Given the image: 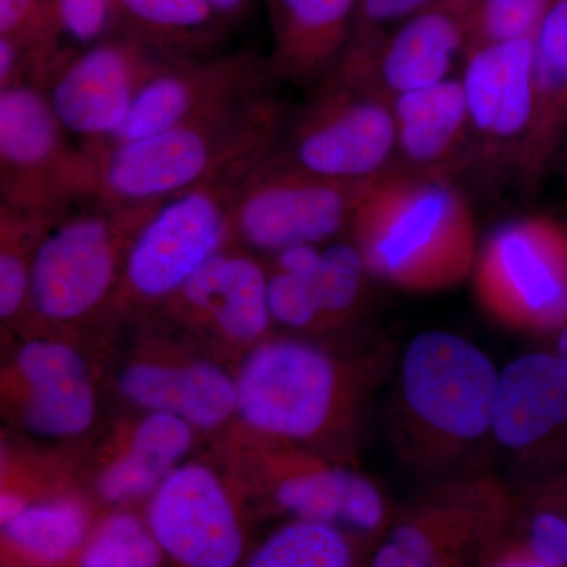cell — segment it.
Wrapping results in <instances>:
<instances>
[{
  "mask_svg": "<svg viewBox=\"0 0 567 567\" xmlns=\"http://www.w3.org/2000/svg\"><path fill=\"white\" fill-rule=\"evenodd\" d=\"M167 59L142 41L115 32L74 51L43 91L63 128L93 155L118 132L142 87Z\"/></svg>",
  "mask_w": 567,
  "mask_h": 567,
  "instance_id": "obj_12",
  "label": "cell"
},
{
  "mask_svg": "<svg viewBox=\"0 0 567 567\" xmlns=\"http://www.w3.org/2000/svg\"><path fill=\"white\" fill-rule=\"evenodd\" d=\"M208 2L212 3L213 9L221 17V20L229 28H234V24H238L248 17L254 0H208Z\"/></svg>",
  "mask_w": 567,
  "mask_h": 567,
  "instance_id": "obj_41",
  "label": "cell"
},
{
  "mask_svg": "<svg viewBox=\"0 0 567 567\" xmlns=\"http://www.w3.org/2000/svg\"><path fill=\"white\" fill-rule=\"evenodd\" d=\"M22 420L33 434L48 439L80 435L95 416V393L85 369L39 377L28 382Z\"/></svg>",
  "mask_w": 567,
  "mask_h": 567,
  "instance_id": "obj_28",
  "label": "cell"
},
{
  "mask_svg": "<svg viewBox=\"0 0 567 567\" xmlns=\"http://www.w3.org/2000/svg\"><path fill=\"white\" fill-rule=\"evenodd\" d=\"M475 9L476 0H435L402 21L393 35L354 28L349 50L390 99L440 84L468 50Z\"/></svg>",
  "mask_w": 567,
  "mask_h": 567,
  "instance_id": "obj_13",
  "label": "cell"
},
{
  "mask_svg": "<svg viewBox=\"0 0 567 567\" xmlns=\"http://www.w3.org/2000/svg\"><path fill=\"white\" fill-rule=\"evenodd\" d=\"M281 117V106L260 91L112 147L95 156L102 196L123 204L164 203L246 156L274 151Z\"/></svg>",
  "mask_w": 567,
  "mask_h": 567,
  "instance_id": "obj_4",
  "label": "cell"
},
{
  "mask_svg": "<svg viewBox=\"0 0 567 567\" xmlns=\"http://www.w3.org/2000/svg\"><path fill=\"white\" fill-rule=\"evenodd\" d=\"M391 107L398 148L412 169L443 177L472 128L462 81L399 93Z\"/></svg>",
  "mask_w": 567,
  "mask_h": 567,
  "instance_id": "obj_22",
  "label": "cell"
},
{
  "mask_svg": "<svg viewBox=\"0 0 567 567\" xmlns=\"http://www.w3.org/2000/svg\"><path fill=\"white\" fill-rule=\"evenodd\" d=\"M393 365L388 347L344 363L311 342H262L235 380L237 410L249 427L279 442L350 439L365 402L390 379Z\"/></svg>",
  "mask_w": 567,
  "mask_h": 567,
  "instance_id": "obj_3",
  "label": "cell"
},
{
  "mask_svg": "<svg viewBox=\"0 0 567 567\" xmlns=\"http://www.w3.org/2000/svg\"><path fill=\"white\" fill-rule=\"evenodd\" d=\"M492 440L525 465L540 464L567 440V358L528 353L499 371Z\"/></svg>",
  "mask_w": 567,
  "mask_h": 567,
  "instance_id": "obj_17",
  "label": "cell"
},
{
  "mask_svg": "<svg viewBox=\"0 0 567 567\" xmlns=\"http://www.w3.org/2000/svg\"><path fill=\"white\" fill-rule=\"evenodd\" d=\"M361 183L306 173L271 152L238 194L233 245L275 256L290 246L331 240L349 229Z\"/></svg>",
  "mask_w": 567,
  "mask_h": 567,
  "instance_id": "obj_11",
  "label": "cell"
},
{
  "mask_svg": "<svg viewBox=\"0 0 567 567\" xmlns=\"http://www.w3.org/2000/svg\"><path fill=\"white\" fill-rule=\"evenodd\" d=\"M316 276V275H315ZM274 270L268 275V309L271 319L295 330L323 323L312 278Z\"/></svg>",
  "mask_w": 567,
  "mask_h": 567,
  "instance_id": "obj_34",
  "label": "cell"
},
{
  "mask_svg": "<svg viewBox=\"0 0 567 567\" xmlns=\"http://www.w3.org/2000/svg\"><path fill=\"white\" fill-rule=\"evenodd\" d=\"M477 567H558L540 558L513 527L488 548Z\"/></svg>",
  "mask_w": 567,
  "mask_h": 567,
  "instance_id": "obj_37",
  "label": "cell"
},
{
  "mask_svg": "<svg viewBox=\"0 0 567 567\" xmlns=\"http://www.w3.org/2000/svg\"><path fill=\"white\" fill-rule=\"evenodd\" d=\"M461 81L472 128L488 144H518L524 152L535 115V41H499L466 52Z\"/></svg>",
  "mask_w": 567,
  "mask_h": 567,
  "instance_id": "obj_18",
  "label": "cell"
},
{
  "mask_svg": "<svg viewBox=\"0 0 567 567\" xmlns=\"http://www.w3.org/2000/svg\"><path fill=\"white\" fill-rule=\"evenodd\" d=\"M477 303L522 333H558L567 324V226L529 216L498 227L473 268Z\"/></svg>",
  "mask_w": 567,
  "mask_h": 567,
  "instance_id": "obj_10",
  "label": "cell"
},
{
  "mask_svg": "<svg viewBox=\"0 0 567 567\" xmlns=\"http://www.w3.org/2000/svg\"><path fill=\"white\" fill-rule=\"evenodd\" d=\"M274 480L276 505L293 520L333 525L374 544L398 511L371 477L311 454H279Z\"/></svg>",
  "mask_w": 567,
  "mask_h": 567,
  "instance_id": "obj_16",
  "label": "cell"
},
{
  "mask_svg": "<svg viewBox=\"0 0 567 567\" xmlns=\"http://www.w3.org/2000/svg\"><path fill=\"white\" fill-rule=\"evenodd\" d=\"M274 28V78L295 85L327 80L352 41L357 0H267Z\"/></svg>",
  "mask_w": 567,
  "mask_h": 567,
  "instance_id": "obj_20",
  "label": "cell"
},
{
  "mask_svg": "<svg viewBox=\"0 0 567 567\" xmlns=\"http://www.w3.org/2000/svg\"><path fill=\"white\" fill-rule=\"evenodd\" d=\"M516 513L511 488L491 470L470 466L395 511L369 567H477Z\"/></svg>",
  "mask_w": 567,
  "mask_h": 567,
  "instance_id": "obj_5",
  "label": "cell"
},
{
  "mask_svg": "<svg viewBox=\"0 0 567 567\" xmlns=\"http://www.w3.org/2000/svg\"><path fill=\"white\" fill-rule=\"evenodd\" d=\"M322 249L319 245H295L275 254V270L311 278L319 271Z\"/></svg>",
  "mask_w": 567,
  "mask_h": 567,
  "instance_id": "obj_39",
  "label": "cell"
},
{
  "mask_svg": "<svg viewBox=\"0 0 567 567\" xmlns=\"http://www.w3.org/2000/svg\"><path fill=\"white\" fill-rule=\"evenodd\" d=\"M535 115L524 164L539 174L567 134V0H554L535 39Z\"/></svg>",
  "mask_w": 567,
  "mask_h": 567,
  "instance_id": "obj_23",
  "label": "cell"
},
{
  "mask_svg": "<svg viewBox=\"0 0 567 567\" xmlns=\"http://www.w3.org/2000/svg\"><path fill=\"white\" fill-rule=\"evenodd\" d=\"M63 39L84 50L115 33V0H54Z\"/></svg>",
  "mask_w": 567,
  "mask_h": 567,
  "instance_id": "obj_35",
  "label": "cell"
},
{
  "mask_svg": "<svg viewBox=\"0 0 567 567\" xmlns=\"http://www.w3.org/2000/svg\"><path fill=\"white\" fill-rule=\"evenodd\" d=\"M162 204L99 196L59 218L33 257L29 305L37 315L71 322L99 309L122 281L133 241Z\"/></svg>",
  "mask_w": 567,
  "mask_h": 567,
  "instance_id": "obj_6",
  "label": "cell"
},
{
  "mask_svg": "<svg viewBox=\"0 0 567 567\" xmlns=\"http://www.w3.org/2000/svg\"><path fill=\"white\" fill-rule=\"evenodd\" d=\"M368 267L360 249L350 241H334L322 249V262L312 282L323 323L339 322L352 315L363 295Z\"/></svg>",
  "mask_w": 567,
  "mask_h": 567,
  "instance_id": "obj_31",
  "label": "cell"
},
{
  "mask_svg": "<svg viewBox=\"0 0 567 567\" xmlns=\"http://www.w3.org/2000/svg\"><path fill=\"white\" fill-rule=\"evenodd\" d=\"M498 379L468 339L440 330L415 336L399 361L388 410L399 462L432 481L470 468L492 440Z\"/></svg>",
  "mask_w": 567,
  "mask_h": 567,
  "instance_id": "obj_1",
  "label": "cell"
},
{
  "mask_svg": "<svg viewBox=\"0 0 567 567\" xmlns=\"http://www.w3.org/2000/svg\"><path fill=\"white\" fill-rule=\"evenodd\" d=\"M3 529L22 554L55 565L80 547L87 529V514L71 499L39 503L25 506Z\"/></svg>",
  "mask_w": 567,
  "mask_h": 567,
  "instance_id": "obj_30",
  "label": "cell"
},
{
  "mask_svg": "<svg viewBox=\"0 0 567 567\" xmlns=\"http://www.w3.org/2000/svg\"><path fill=\"white\" fill-rule=\"evenodd\" d=\"M271 152L246 156L164 200L130 248L122 279L126 297L169 300L212 257L233 245L238 194Z\"/></svg>",
  "mask_w": 567,
  "mask_h": 567,
  "instance_id": "obj_7",
  "label": "cell"
},
{
  "mask_svg": "<svg viewBox=\"0 0 567 567\" xmlns=\"http://www.w3.org/2000/svg\"><path fill=\"white\" fill-rule=\"evenodd\" d=\"M554 0H476L468 50L484 44L535 39Z\"/></svg>",
  "mask_w": 567,
  "mask_h": 567,
  "instance_id": "obj_33",
  "label": "cell"
},
{
  "mask_svg": "<svg viewBox=\"0 0 567 567\" xmlns=\"http://www.w3.org/2000/svg\"><path fill=\"white\" fill-rule=\"evenodd\" d=\"M62 216L0 205V316L3 320L13 319L31 303L33 257L44 235Z\"/></svg>",
  "mask_w": 567,
  "mask_h": 567,
  "instance_id": "obj_29",
  "label": "cell"
},
{
  "mask_svg": "<svg viewBox=\"0 0 567 567\" xmlns=\"http://www.w3.org/2000/svg\"><path fill=\"white\" fill-rule=\"evenodd\" d=\"M121 388L134 404L182 417L193 427H215L237 410V383L208 363L133 364L123 371Z\"/></svg>",
  "mask_w": 567,
  "mask_h": 567,
  "instance_id": "obj_21",
  "label": "cell"
},
{
  "mask_svg": "<svg viewBox=\"0 0 567 567\" xmlns=\"http://www.w3.org/2000/svg\"><path fill=\"white\" fill-rule=\"evenodd\" d=\"M25 506L28 505L22 502L20 496L3 494L2 499H0V520H2V525H7L9 522L13 520L14 517L20 516Z\"/></svg>",
  "mask_w": 567,
  "mask_h": 567,
  "instance_id": "obj_42",
  "label": "cell"
},
{
  "mask_svg": "<svg viewBox=\"0 0 567 567\" xmlns=\"http://www.w3.org/2000/svg\"><path fill=\"white\" fill-rule=\"evenodd\" d=\"M514 529L527 540L540 558L558 567H567V514L544 506L517 502Z\"/></svg>",
  "mask_w": 567,
  "mask_h": 567,
  "instance_id": "obj_36",
  "label": "cell"
},
{
  "mask_svg": "<svg viewBox=\"0 0 567 567\" xmlns=\"http://www.w3.org/2000/svg\"><path fill=\"white\" fill-rule=\"evenodd\" d=\"M520 505L544 506L561 511L567 514V475L550 477L544 483H537L528 488L524 499H518Z\"/></svg>",
  "mask_w": 567,
  "mask_h": 567,
  "instance_id": "obj_40",
  "label": "cell"
},
{
  "mask_svg": "<svg viewBox=\"0 0 567 567\" xmlns=\"http://www.w3.org/2000/svg\"><path fill=\"white\" fill-rule=\"evenodd\" d=\"M271 76L268 62L248 52L167 59L142 87L118 132L92 156L166 132L218 104L265 91Z\"/></svg>",
  "mask_w": 567,
  "mask_h": 567,
  "instance_id": "obj_14",
  "label": "cell"
},
{
  "mask_svg": "<svg viewBox=\"0 0 567 567\" xmlns=\"http://www.w3.org/2000/svg\"><path fill=\"white\" fill-rule=\"evenodd\" d=\"M435 0H357L358 28L382 31L383 24L405 21Z\"/></svg>",
  "mask_w": 567,
  "mask_h": 567,
  "instance_id": "obj_38",
  "label": "cell"
},
{
  "mask_svg": "<svg viewBox=\"0 0 567 567\" xmlns=\"http://www.w3.org/2000/svg\"><path fill=\"white\" fill-rule=\"evenodd\" d=\"M0 39L17 44L25 61V84L43 91L74 50L63 47L54 0H0Z\"/></svg>",
  "mask_w": 567,
  "mask_h": 567,
  "instance_id": "obj_27",
  "label": "cell"
},
{
  "mask_svg": "<svg viewBox=\"0 0 567 567\" xmlns=\"http://www.w3.org/2000/svg\"><path fill=\"white\" fill-rule=\"evenodd\" d=\"M148 528L164 554L185 567H235L244 536L233 502L203 465L175 468L156 488Z\"/></svg>",
  "mask_w": 567,
  "mask_h": 567,
  "instance_id": "obj_15",
  "label": "cell"
},
{
  "mask_svg": "<svg viewBox=\"0 0 567 567\" xmlns=\"http://www.w3.org/2000/svg\"><path fill=\"white\" fill-rule=\"evenodd\" d=\"M163 554L151 528L130 514H117L93 535L81 567H158Z\"/></svg>",
  "mask_w": 567,
  "mask_h": 567,
  "instance_id": "obj_32",
  "label": "cell"
},
{
  "mask_svg": "<svg viewBox=\"0 0 567 567\" xmlns=\"http://www.w3.org/2000/svg\"><path fill=\"white\" fill-rule=\"evenodd\" d=\"M363 544L375 546L333 525L292 520L271 533L246 567H369L361 566Z\"/></svg>",
  "mask_w": 567,
  "mask_h": 567,
  "instance_id": "obj_26",
  "label": "cell"
},
{
  "mask_svg": "<svg viewBox=\"0 0 567 567\" xmlns=\"http://www.w3.org/2000/svg\"><path fill=\"white\" fill-rule=\"evenodd\" d=\"M229 25L208 0H115V32L169 58H208Z\"/></svg>",
  "mask_w": 567,
  "mask_h": 567,
  "instance_id": "obj_24",
  "label": "cell"
},
{
  "mask_svg": "<svg viewBox=\"0 0 567 567\" xmlns=\"http://www.w3.org/2000/svg\"><path fill=\"white\" fill-rule=\"evenodd\" d=\"M369 275L432 293L472 276L477 259L470 204L445 177L385 171L361 183L349 227Z\"/></svg>",
  "mask_w": 567,
  "mask_h": 567,
  "instance_id": "obj_2",
  "label": "cell"
},
{
  "mask_svg": "<svg viewBox=\"0 0 567 567\" xmlns=\"http://www.w3.org/2000/svg\"><path fill=\"white\" fill-rule=\"evenodd\" d=\"M555 334H557V350H555V352H558L559 354H563V357L567 358V324L565 328H561L558 333Z\"/></svg>",
  "mask_w": 567,
  "mask_h": 567,
  "instance_id": "obj_43",
  "label": "cell"
},
{
  "mask_svg": "<svg viewBox=\"0 0 567 567\" xmlns=\"http://www.w3.org/2000/svg\"><path fill=\"white\" fill-rule=\"evenodd\" d=\"M316 87L286 153L275 155L330 181L361 183L385 173L398 148L390 96L347 58Z\"/></svg>",
  "mask_w": 567,
  "mask_h": 567,
  "instance_id": "obj_9",
  "label": "cell"
},
{
  "mask_svg": "<svg viewBox=\"0 0 567 567\" xmlns=\"http://www.w3.org/2000/svg\"><path fill=\"white\" fill-rule=\"evenodd\" d=\"M102 196L99 162L70 141L47 93L0 91V205L62 216Z\"/></svg>",
  "mask_w": 567,
  "mask_h": 567,
  "instance_id": "obj_8",
  "label": "cell"
},
{
  "mask_svg": "<svg viewBox=\"0 0 567 567\" xmlns=\"http://www.w3.org/2000/svg\"><path fill=\"white\" fill-rule=\"evenodd\" d=\"M192 443V424L169 413L152 412L136 429L128 453L100 477V494L107 502L118 503L155 491Z\"/></svg>",
  "mask_w": 567,
  "mask_h": 567,
  "instance_id": "obj_25",
  "label": "cell"
},
{
  "mask_svg": "<svg viewBox=\"0 0 567 567\" xmlns=\"http://www.w3.org/2000/svg\"><path fill=\"white\" fill-rule=\"evenodd\" d=\"M178 311L212 324L234 342H252L270 327L268 275L245 249L227 246L186 281L174 297Z\"/></svg>",
  "mask_w": 567,
  "mask_h": 567,
  "instance_id": "obj_19",
  "label": "cell"
}]
</instances>
